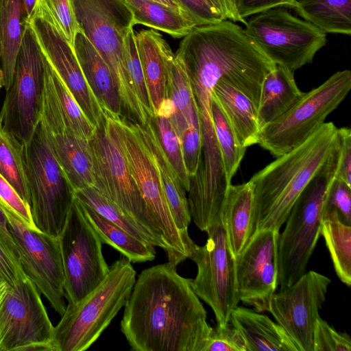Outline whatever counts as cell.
Segmentation results:
<instances>
[{
    "mask_svg": "<svg viewBox=\"0 0 351 351\" xmlns=\"http://www.w3.org/2000/svg\"><path fill=\"white\" fill-rule=\"evenodd\" d=\"M191 280L168 262L141 271L120 324L132 350H202L213 327Z\"/></svg>",
    "mask_w": 351,
    "mask_h": 351,
    "instance_id": "obj_1",
    "label": "cell"
},
{
    "mask_svg": "<svg viewBox=\"0 0 351 351\" xmlns=\"http://www.w3.org/2000/svg\"><path fill=\"white\" fill-rule=\"evenodd\" d=\"M337 141V128L324 123L302 143L256 173L252 186L255 230L279 231L296 199Z\"/></svg>",
    "mask_w": 351,
    "mask_h": 351,
    "instance_id": "obj_2",
    "label": "cell"
},
{
    "mask_svg": "<svg viewBox=\"0 0 351 351\" xmlns=\"http://www.w3.org/2000/svg\"><path fill=\"white\" fill-rule=\"evenodd\" d=\"M340 143L304 187L278 239L277 283L280 290L291 286L306 272L320 235L324 204L339 167Z\"/></svg>",
    "mask_w": 351,
    "mask_h": 351,
    "instance_id": "obj_3",
    "label": "cell"
},
{
    "mask_svg": "<svg viewBox=\"0 0 351 351\" xmlns=\"http://www.w3.org/2000/svg\"><path fill=\"white\" fill-rule=\"evenodd\" d=\"M136 281L131 262L112 263L105 279L74 305H67L54 326L55 351H84L97 340L125 304Z\"/></svg>",
    "mask_w": 351,
    "mask_h": 351,
    "instance_id": "obj_4",
    "label": "cell"
},
{
    "mask_svg": "<svg viewBox=\"0 0 351 351\" xmlns=\"http://www.w3.org/2000/svg\"><path fill=\"white\" fill-rule=\"evenodd\" d=\"M80 29L107 63L118 89L123 118L140 125L149 120L141 110L125 68L123 38L134 27L125 0H70Z\"/></svg>",
    "mask_w": 351,
    "mask_h": 351,
    "instance_id": "obj_5",
    "label": "cell"
},
{
    "mask_svg": "<svg viewBox=\"0 0 351 351\" xmlns=\"http://www.w3.org/2000/svg\"><path fill=\"white\" fill-rule=\"evenodd\" d=\"M29 208L36 229L53 237L61 233L75 191L58 162L41 121L23 145Z\"/></svg>",
    "mask_w": 351,
    "mask_h": 351,
    "instance_id": "obj_6",
    "label": "cell"
},
{
    "mask_svg": "<svg viewBox=\"0 0 351 351\" xmlns=\"http://www.w3.org/2000/svg\"><path fill=\"white\" fill-rule=\"evenodd\" d=\"M89 142L93 160V186L160 241L166 252L158 223L131 173L114 118L103 112Z\"/></svg>",
    "mask_w": 351,
    "mask_h": 351,
    "instance_id": "obj_7",
    "label": "cell"
},
{
    "mask_svg": "<svg viewBox=\"0 0 351 351\" xmlns=\"http://www.w3.org/2000/svg\"><path fill=\"white\" fill-rule=\"evenodd\" d=\"M351 89V71H339L275 121L260 130L258 143L276 158L295 148L324 123Z\"/></svg>",
    "mask_w": 351,
    "mask_h": 351,
    "instance_id": "obj_8",
    "label": "cell"
},
{
    "mask_svg": "<svg viewBox=\"0 0 351 351\" xmlns=\"http://www.w3.org/2000/svg\"><path fill=\"white\" fill-rule=\"evenodd\" d=\"M45 59L28 21L17 54L12 81L0 110V126L22 145L31 139L40 121Z\"/></svg>",
    "mask_w": 351,
    "mask_h": 351,
    "instance_id": "obj_9",
    "label": "cell"
},
{
    "mask_svg": "<svg viewBox=\"0 0 351 351\" xmlns=\"http://www.w3.org/2000/svg\"><path fill=\"white\" fill-rule=\"evenodd\" d=\"M114 119L131 173L158 223L167 245L168 263L177 267L190 258L196 244L191 239L185 238L176 226L153 156L145 143L138 124L124 118Z\"/></svg>",
    "mask_w": 351,
    "mask_h": 351,
    "instance_id": "obj_10",
    "label": "cell"
},
{
    "mask_svg": "<svg viewBox=\"0 0 351 351\" xmlns=\"http://www.w3.org/2000/svg\"><path fill=\"white\" fill-rule=\"evenodd\" d=\"M246 33L274 64L292 71L310 64L326 43V34L285 8L269 9L245 21Z\"/></svg>",
    "mask_w": 351,
    "mask_h": 351,
    "instance_id": "obj_11",
    "label": "cell"
},
{
    "mask_svg": "<svg viewBox=\"0 0 351 351\" xmlns=\"http://www.w3.org/2000/svg\"><path fill=\"white\" fill-rule=\"evenodd\" d=\"M58 238L67 305H74L107 276L110 267L102 254L101 240L84 216L77 199Z\"/></svg>",
    "mask_w": 351,
    "mask_h": 351,
    "instance_id": "obj_12",
    "label": "cell"
},
{
    "mask_svg": "<svg viewBox=\"0 0 351 351\" xmlns=\"http://www.w3.org/2000/svg\"><path fill=\"white\" fill-rule=\"evenodd\" d=\"M53 326L33 281L8 286L0 304V351H55Z\"/></svg>",
    "mask_w": 351,
    "mask_h": 351,
    "instance_id": "obj_13",
    "label": "cell"
},
{
    "mask_svg": "<svg viewBox=\"0 0 351 351\" xmlns=\"http://www.w3.org/2000/svg\"><path fill=\"white\" fill-rule=\"evenodd\" d=\"M202 246L195 245L190 258L197 267L191 280L194 292L213 310L217 325L226 326L239 299L236 278V259L229 247L221 221L206 232Z\"/></svg>",
    "mask_w": 351,
    "mask_h": 351,
    "instance_id": "obj_14",
    "label": "cell"
},
{
    "mask_svg": "<svg viewBox=\"0 0 351 351\" xmlns=\"http://www.w3.org/2000/svg\"><path fill=\"white\" fill-rule=\"evenodd\" d=\"M1 206L17 245L19 259L24 272L62 316L66 306L58 238L27 228L11 210Z\"/></svg>",
    "mask_w": 351,
    "mask_h": 351,
    "instance_id": "obj_15",
    "label": "cell"
},
{
    "mask_svg": "<svg viewBox=\"0 0 351 351\" xmlns=\"http://www.w3.org/2000/svg\"><path fill=\"white\" fill-rule=\"evenodd\" d=\"M331 280L315 271L272 295L268 311L294 343L298 351H313L315 323Z\"/></svg>",
    "mask_w": 351,
    "mask_h": 351,
    "instance_id": "obj_16",
    "label": "cell"
},
{
    "mask_svg": "<svg viewBox=\"0 0 351 351\" xmlns=\"http://www.w3.org/2000/svg\"><path fill=\"white\" fill-rule=\"evenodd\" d=\"M279 231H254L236 259L239 301L256 311H268L278 287L277 251Z\"/></svg>",
    "mask_w": 351,
    "mask_h": 351,
    "instance_id": "obj_17",
    "label": "cell"
},
{
    "mask_svg": "<svg viewBox=\"0 0 351 351\" xmlns=\"http://www.w3.org/2000/svg\"><path fill=\"white\" fill-rule=\"evenodd\" d=\"M29 22L45 56L95 127L103 111L85 79L73 47L44 9L36 6Z\"/></svg>",
    "mask_w": 351,
    "mask_h": 351,
    "instance_id": "obj_18",
    "label": "cell"
},
{
    "mask_svg": "<svg viewBox=\"0 0 351 351\" xmlns=\"http://www.w3.org/2000/svg\"><path fill=\"white\" fill-rule=\"evenodd\" d=\"M40 121L51 133L67 134L88 141L95 128L46 57Z\"/></svg>",
    "mask_w": 351,
    "mask_h": 351,
    "instance_id": "obj_19",
    "label": "cell"
},
{
    "mask_svg": "<svg viewBox=\"0 0 351 351\" xmlns=\"http://www.w3.org/2000/svg\"><path fill=\"white\" fill-rule=\"evenodd\" d=\"M73 49L85 79L102 111L114 118H123L121 100L112 73L106 61L80 29Z\"/></svg>",
    "mask_w": 351,
    "mask_h": 351,
    "instance_id": "obj_20",
    "label": "cell"
},
{
    "mask_svg": "<svg viewBox=\"0 0 351 351\" xmlns=\"http://www.w3.org/2000/svg\"><path fill=\"white\" fill-rule=\"evenodd\" d=\"M135 42L155 116L167 99V58L171 49L153 29L135 33Z\"/></svg>",
    "mask_w": 351,
    "mask_h": 351,
    "instance_id": "obj_21",
    "label": "cell"
},
{
    "mask_svg": "<svg viewBox=\"0 0 351 351\" xmlns=\"http://www.w3.org/2000/svg\"><path fill=\"white\" fill-rule=\"evenodd\" d=\"M230 322L241 334L246 351H298L280 325L255 310L237 306Z\"/></svg>",
    "mask_w": 351,
    "mask_h": 351,
    "instance_id": "obj_22",
    "label": "cell"
},
{
    "mask_svg": "<svg viewBox=\"0 0 351 351\" xmlns=\"http://www.w3.org/2000/svg\"><path fill=\"white\" fill-rule=\"evenodd\" d=\"M221 223L229 247L236 258L255 230L253 189L250 181L230 184L223 204Z\"/></svg>",
    "mask_w": 351,
    "mask_h": 351,
    "instance_id": "obj_23",
    "label": "cell"
},
{
    "mask_svg": "<svg viewBox=\"0 0 351 351\" xmlns=\"http://www.w3.org/2000/svg\"><path fill=\"white\" fill-rule=\"evenodd\" d=\"M138 125L145 143L156 163L169 210L177 228L186 239H191L188 227L191 221L186 191L166 158L150 120Z\"/></svg>",
    "mask_w": 351,
    "mask_h": 351,
    "instance_id": "obj_24",
    "label": "cell"
},
{
    "mask_svg": "<svg viewBox=\"0 0 351 351\" xmlns=\"http://www.w3.org/2000/svg\"><path fill=\"white\" fill-rule=\"evenodd\" d=\"M213 95L232 127L240 145L247 149L258 144L260 127L257 108L254 102L223 79L217 82Z\"/></svg>",
    "mask_w": 351,
    "mask_h": 351,
    "instance_id": "obj_25",
    "label": "cell"
},
{
    "mask_svg": "<svg viewBox=\"0 0 351 351\" xmlns=\"http://www.w3.org/2000/svg\"><path fill=\"white\" fill-rule=\"evenodd\" d=\"M293 73L287 67L275 65L265 75L257 108L260 130L284 114L303 97L304 93L298 88Z\"/></svg>",
    "mask_w": 351,
    "mask_h": 351,
    "instance_id": "obj_26",
    "label": "cell"
},
{
    "mask_svg": "<svg viewBox=\"0 0 351 351\" xmlns=\"http://www.w3.org/2000/svg\"><path fill=\"white\" fill-rule=\"evenodd\" d=\"M45 132L52 151L75 191L93 186V160L89 141L67 134Z\"/></svg>",
    "mask_w": 351,
    "mask_h": 351,
    "instance_id": "obj_27",
    "label": "cell"
},
{
    "mask_svg": "<svg viewBox=\"0 0 351 351\" xmlns=\"http://www.w3.org/2000/svg\"><path fill=\"white\" fill-rule=\"evenodd\" d=\"M167 93L172 107L169 119L180 139L189 126L199 123V117L190 77L172 51L167 58Z\"/></svg>",
    "mask_w": 351,
    "mask_h": 351,
    "instance_id": "obj_28",
    "label": "cell"
},
{
    "mask_svg": "<svg viewBox=\"0 0 351 351\" xmlns=\"http://www.w3.org/2000/svg\"><path fill=\"white\" fill-rule=\"evenodd\" d=\"M27 22L23 0H0V58L5 90L12 81Z\"/></svg>",
    "mask_w": 351,
    "mask_h": 351,
    "instance_id": "obj_29",
    "label": "cell"
},
{
    "mask_svg": "<svg viewBox=\"0 0 351 351\" xmlns=\"http://www.w3.org/2000/svg\"><path fill=\"white\" fill-rule=\"evenodd\" d=\"M77 200L84 216L99 236L102 243L116 249L130 262L141 263L155 258V246L137 239L86 203L77 199Z\"/></svg>",
    "mask_w": 351,
    "mask_h": 351,
    "instance_id": "obj_30",
    "label": "cell"
},
{
    "mask_svg": "<svg viewBox=\"0 0 351 351\" xmlns=\"http://www.w3.org/2000/svg\"><path fill=\"white\" fill-rule=\"evenodd\" d=\"M134 25L162 31L171 36H185L195 25L177 10L154 0H125Z\"/></svg>",
    "mask_w": 351,
    "mask_h": 351,
    "instance_id": "obj_31",
    "label": "cell"
},
{
    "mask_svg": "<svg viewBox=\"0 0 351 351\" xmlns=\"http://www.w3.org/2000/svg\"><path fill=\"white\" fill-rule=\"evenodd\" d=\"M293 9L326 34H351V0H301Z\"/></svg>",
    "mask_w": 351,
    "mask_h": 351,
    "instance_id": "obj_32",
    "label": "cell"
},
{
    "mask_svg": "<svg viewBox=\"0 0 351 351\" xmlns=\"http://www.w3.org/2000/svg\"><path fill=\"white\" fill-rule=\"evenodd\" d=\"M339 280L351 285V226L345 223L337 211L324 212L320 230Z\"/></svg>",
    "mask_w": 351,
    "mask_h": 351,
    "instance_id": "obj_33",
    "label": "cell"
},
{
    "mask_svg": "<svg viewBox=\"0 0 351 351\" xmlns=\"http://www.w3.org/2000/svg\"><path fill=\"white\" fill-rule=\"evenodd\" d=\"M75 197L137 239L165 250V245L132 217L101 195L93 186L75 191Z\"/></svg>",
    "mask_w": 351,
    "mask_h": 351,
    "instance_id": "obj_34",
    "label": "cell"
},
{
    "mask_svg": "<svg viewBox=\"0 0 351 351\" xmlns=\"http://www.w3.org/2000/svg\"><path fill=\"white\" fill-rule=\"evenodd\" d=\"M211 114L217 144L228 182L237 171L246 148L243 147L219 102L211 96Z\"/></svg>",
    "mask_w": 351,
    "mask_h": 351,
    "instance_id": "obj_35",
    "label": "cell"
},
{
    "mask_svg": "<svg viewBox=\"0 0 351 351\" xmlns=\"http://www.w3.org/2000/svg\"><path fill=\"white\" fill-rule=\"evenodd\" d=\"M0 174L29 206V194L23 156V145L1 126Z\"/></svg>",
    "mask_w": 351,
    "mask_h": 351,
    "instance_id": "obj_36",
    "label": "cell"
},
{
    "mask_svg": "<svg viewBox=\"0 0 351 351\" xmlns=\"http://www.w3.org/2000/svg\"><path fill=\"white\" fill-rule=\"evenodd\" d=\"M122 56L127 74L139 106L146 117L149 119L155 114L137 52L133 27L128 30L123 38Z\"/></svg>",
    "mask_w": 351,
    "mask_h": 351,
    "instance_id": "obj_37",
    "label": "cell"
},
{
    "mask_svg": "<svg viewBox=\"0 0 351 351\" xmlns=\"http://www.w3.org/2000/svg\"><path fill=\"white\" fill-rule=\"evenodd\" d=\"M155 129L161 148L169 162L176 173L179 180L188 193L190 178L186 171L180 139L169 117L157 114L150 119Z\"/></svg>",
    "mask_w": 351,
    "mask_h": 351,
    "instance_id": "obj_38",
    "label": "cell"
},
{
    "mask_svg": "<svg viewBox=\"0 0 351 351\" xmlns=\"http://www.w3.org/2000/svg\"><path fill=\"white\" fill-rule=\"evenodd\" d=\"M36 6L46 10L72 47L80 30L70 0H37Z\"/></svg>",
    "mask_w": 351,
    "mask_h": 351,
    "instance_id": "obj_39",
    "label": "cell"
},
{
    "mask_svg": "<svg viewBox=\"0 0 351 351\" xmlns=\"http://www.w3.org/2000/svg\"><path fill=\"white\" fill-rule=\"evenodd\" d=\"M313 346V351H351V339L319 316L315 323Z\"/></svg>",
    "mask_w": 351,
    "mask_h": 351,
    "instance_id": "obj_40",
    "label": "cell"
},
{
    "mask_svg": "<svg viewBox=\"0 0 351 351\" xmlns=\"http://www.w3.org/2000/svg\"><path fill=\"white\" fill-rule=\"evenodd\" d=\"M202 351H246V347L239 330L229 322L213 328Z\"/></svg>",
    "mask_w": 351,
    "mask_h": 351,
    "instance_id": "obj_41",
    "label": "cell"
},
{
    "mask_svg": "<svg viewBox=\"0 0 351 351\" xmlns=\"http://www.w3.org/2000/svg\"><path fill=\"white\" fill-rule=\"evenodd\" d=\"M351 186L343 180L336 178L328 191L324 204V211L335 210L341 219L351 225Z\"/></svg>",
    "mask_w": 351,
    "mask_h": 351,
    "instance_id": "obj_42",
    "label": "cell"
},
{
    "mask_svg": "<svg viewBox=\"0 0 351 351\" xmlns=\"http://www.w3.org/2000/svg\"><path fill=\"white\" fill-rule=\"evenodd\" d=\"M180 141L185 167L189 178H191L197 172L201 155L200 123L189 126Z\"/></svg>",
    "mask_w": 351,
    "mask_h": 351,
    "instance_id": "obj_43",
    "label": "cell"
},
{
    "mask_svg": "<svg viewBox=\"0 0 351 351\" xmlns=\"http://www.w3.org/2000/svg\"><path fill=\"white\" fill-rule=\"evenodd\" d=\"M0 204L11 210L27 228L37 230L30 208L14 187L0 174Z\"/></svg>",
    "mask_w": 351,
    "mask_h": 351,
    "instance_id": "obj_44",
    "label": "cell"
},
{
    "mask_svg": "<svg viewBox=\"0 0 351 351\" xmlns=\"http://www.w3.org/2000/svg\"><path fill=\"white\" fill-rule=\"evenodd\" d=\"M185 14L195 25L202 26L223 19L209 0H179Z\"/></svg>",
    "mask_w": 351,
    "mask_h": 351,
    "instance_id": "obj_45",
    "label": "cell"
},
{
    "mask_svg": "<svg viewBox=\"0 0 351 351\" xmlns=\"http://www.w3.org/2000/svg\"><path fill=\"white\" fill-rule=\"evenodd\" d=\"M237 12L243 21L263 11L279 8H293L295 3L293 0H234Z\"/></svg>",
    "mask_w": 351,
    "mask_h": 351,
    "instance_id": "obj_46",
    "label": "cell"
},
{
    "mask_svg": "<svg viewBox=\"0 0 351 351\" xmlns=\"http://www.w3.org/2000/svg\"><path fill=\"white\" fill-rule=\"evenodd\" d=\"M340 143V156L336 178L351 186V130L349 128H337Z\"/></svg>",
    "mask_w": 351,
    "mask_h": 351,
    "instance_id": "obj_47",
    "label": "cell"
},
{
    "mask_svg": "<svg viewBox=\"0 0 351 351\" xmlns=\"http://www.w3.org/2000/svg\"><path fill=\"white\" fill-rule=\"evenodd\" d=\"M27 276L21 265L0 240V278L9 286H14L18 280Z\"/></svg>",
    "mask_w": 351,
    "mask_h": 351,
    "instance_id": "obj_48",
    "label": "cell"
},
{
    "mask_svg": "<svg viewBox=\"0 0 351 351\" xmlns=\"http://www.w3.org/2000/svg\"><path fill=\"white\" fill-rule=\"evenodd\" d=\"M209 1L220 14L223 20L245 23V21H243L239 16L234 0H209Z\"/></svg>",
    "mask_w": 351,
    "mask_h": 351,
    "instance_id": "obj_49",
    "label": "cell"
},
{
    "mask_svg": "<svg viewBox=\"0 0 351 351\" xmlns=\"http://www.w3.org/2000/svg\"><path fill=\"white\" fill-rule=\"evenodd\" d=\"M0 240L12 256H16L18 248L10 232L6 216L0 204Z\"/></svg>",
    "mask_w": 351,
    "mask_h": 351,
    "instance_id": "obj_50",
    "label": "cell"
},
{
    "mask_svg": "<svg viewBox=\"0 0 351 351\" xmlns=\"http://www.w3.org/2000/svg\"><path fill=\"white\" fill-rule=\"evenodd\" d=\"M37 0H23L25 14L29 21L33 15Z\"/></svg>",
    "mask_w": 351,
    "mask_h": 351,
    "instance_id": "obj_51",
    "label": "cell"
},
{
    "mask_svg": "<svg viewBox=\"0 0 351 351\" xmlns=\"http://www.w3.org/2000/svg\"><path fill=\"white\" fill-rule=\"evenodd\" d=\"M154 1L160 2L163 4H165L167 5H169V6L177 10L178 11L181 12L182 14H184L185 16H186L188 19H189L185 14L179 0H154Z\"/></svg>",
    "mask_w": 351,
    "mask_h": 351,
    "instance_id": "obj_52",
    "label": "cell"
},
{
    "mask_svg": "<svg viewBox=\"0 0 351 351\" xmlns=\"http://www.w3.org/2000/svg\"><path fill=\"white\" fill-rule=\"evenodd\" d=\"M8 286L5 281L0 278V304Z\"/></svg>",
    "mask_w": 351,
    "mask_h": 351,
    "instance_id": "obj_53",
    "label": "cell"
},
{
    "mask_svg": "<svg viewBox=\"0 0 351 351\" xmlns=\"http://www.w3.org/2000/svg\"><path fill=\"white\" fill-rule=\"evenodd\" d=\"M3 86V71L1 69V58H0V89Z\"/></svg>",
    "mask_w": 351,
    "mask_h": 351,
    "instance_id": "obj_54",
    "label": "cell"
},
{
    "mask_svg": "<svg viewBox=\"0 0 351 351\" xmlns=\"http://www.w3.org/2000/svg\"><path fill=\"white\" fill-rule=\"evenodd\" d=\"M293 1L296 3V2L300 1L301 0H293Z\"/></svg>",
    "mask_w": 351,
    "mask_h": 351,
    "instance_id": "obj_55",
    "label": "cell"
}]
</instances>
